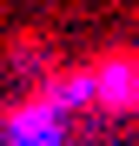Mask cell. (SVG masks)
<instances>
[{
    "instance_id": "1",
    "label": "cell",
    "mask_w": 139,
    "mask_h": 146,
    "mask_svg": "<svg viewBox=\"0 0 139 146\" xmlns=\"http://www.w3.org/2000/svg\"><path fill=\"white\" fill-rule=\"evenodd\" d=\"M93 106L99 113H139V53H106L93 60Z\"/></svg>"
},
{
    "instance_id": "2",
    "label": "cell",
    "mask_w": 139,
    "mask_h": 146,
    "mask_svg": "<svg viewBox=\"0 0 139 146\" xmlns=\"http://www.w3.org/2000/svg\"><path fill=\"white\" fill-rule=\"evenodd\" d=\"M0 139H66V113L53 106L46 80L27 93V100H13L7 113H0Z\"/></svg>"
},
{
    "instance_id": "3",
    "label": "cell",
    "mask_w": 139,
    "mask_h": 146,
    "mask_svg": "<svg viewBox=\"0 0 139 146\" xmlns=\"http://www.w3.org/2000/svg\"><path fill=\"white\" fill-rule=\"evenodd\" d=\"M40 80H46V93H53L60 113H86V106H93V60H80V66H53V73H40Z\"/></svg>"
},
{
    "instance_id": "4",
    "label": "cell",
    "mask_w": 139,
    "mask_h": 146,
    "mask_svg": "<svg viewBox=\"0 0 139 146\" xmlns=\"http://www.w3.org/2000/svg\"><path fill=\"white\" fill-rule=\"evenodd\" d=\"M7 66L27 73V80H40V73L60 66V53H53V40H46V33H13V40H7Z\"/></svg>"
}]
</instances>
